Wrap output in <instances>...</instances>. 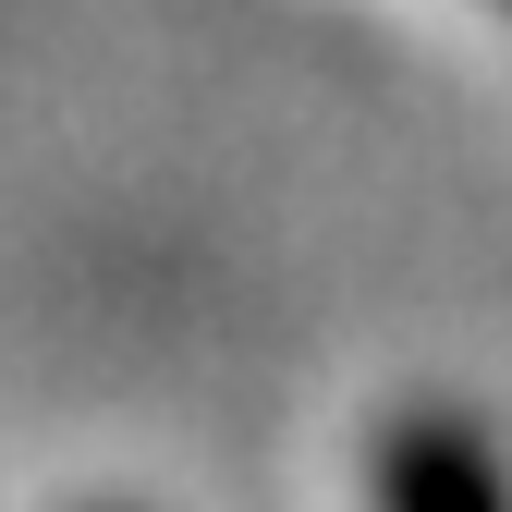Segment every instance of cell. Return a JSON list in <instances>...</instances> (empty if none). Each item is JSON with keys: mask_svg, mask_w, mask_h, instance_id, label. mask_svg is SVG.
Returning a JSON list of instances; mask_svg holds the SVG:
<instances>
[{"mask_svg": "<svg viewBox=\"0 0 512 512\" xmlns=\"http://www.w3.org/2000/svg\"><path fill=\"white\" fill-rule=\"evenodd\" d=\"M366 500L378 512H512V464H500V439L452 403H415L378 427V452H366Z\"/></svg>", "mask_w": 512, "mask_h": 512, "instance_id": "cell-1", "label": "cell"}]
</instances>
